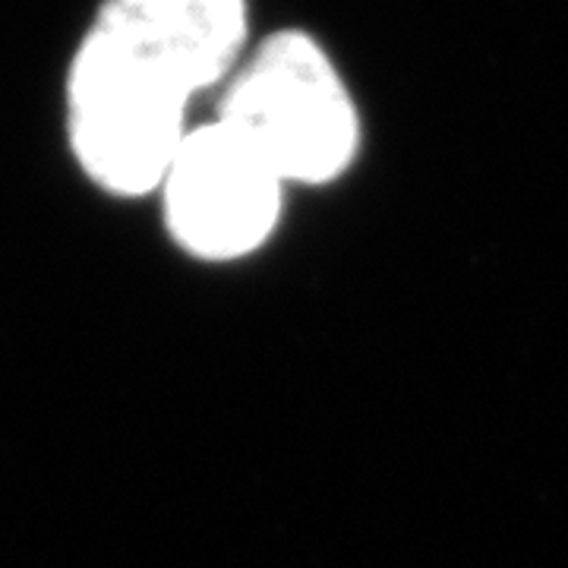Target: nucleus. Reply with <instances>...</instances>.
I'll list each match as a JSON object with an SVG mask.
<instances>
[{"label": "nucleus", "instance_id": "f257e3e1", "mask_svg": "<svg viewBox=\"0 0 568 568\" xmlns=\"http://www.w3.org/2000/svg\"><path fill=\"white\" fill-rule=\"evenodd\" d=\"M287 190L345 181L364 152V118L338 63L304 29L272 32L224 82L219 118Z\"/></svg>", "mask_w": 568, "mask_h": 568}, {"label": "nucleus", "instance_id": "f03ea898", "mask_svg": "<svg viewBox=\"0 0 568 568\" xmlns=\"http://www.w3.org/2000/svg\"><path fill=\"white\" fill-rule=\"evenodd\" d=\"M193 95L159 63L89 26L67 77V136L108 196H155L186 140Z\"/></svg>", "mask_w": 568, "mask_h": 568}, {"label": "nucleus", "instance_id": "7ed1b4c3", "mask_svg": "<svg viewBox=\"0 0 568 568\" xmlns=\"http://www.w3.org/2000/svg\"><path fill=\"white\" fill-rule=\"evenodd\" d=\"M287 183L222 121L193 126L159 186L168 237L190 260L244 263L272 244Z\"/></svg>", "mask_w": 568, "mask_h": 568}, {"label": "nucleus", "instance_id": "20e7f679", "mask_svg": "<svg viewBox=\"0 0 568 568\" xmlns=\"http://www.w3.org/2000/svg\"><path fill=\"white\" fill-rule=\"evenodd\" d=\"M92 26L159 63L196 99L250 51L246 0H102Z\"/></svg>", "mask_w": 568, "mask_h": 568}]
</instances>
